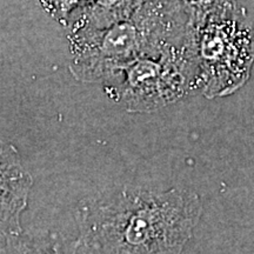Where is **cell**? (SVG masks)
Instances as JSON below:
<instances>
[{"label":"cell","instance_id":"obj_5","mask_svg":"<svg viewBox=\"0 0 254 254\" xmlns=\"http://www.w3.org/2000/svg\"><path fill=\"white\" fill-rule=\"evenodd\" d=\"M33 178L17 148L0 139V236L12 246L23 233L21 214L26 209Z\"/></svg>","mask_w":254,"mask_h":254},{"label":"cell","instance_id":"obj_4","mask_svg":"<svg viewBox=\"0 0 254 254\" xmlns=\"http://www.w3.org/2000/svg\"><path fill=\"white\" fill-rule=\"evenodd\" d=\"M120 77L122 81L106 88L112 99L132 113L154 112L201 90L190 30L185 41L136 59L124 68Z\"/></svg>","mask_w":254,"mask_h":254},{"label":"cell","instance_id":"obj_1","mask_svg":"<svg viewBox=\"0 0 254 254\" xmlns=\"http://www.w3.org/2000/svg\"><path fill=\"white\" fill-rule=\"evenodd\" d=\"M202 214L194 190H127L79 206L77 253H180Z\"/></svg>","mask_w":254,"mask_h":254},{"label":"cell","instance_id":"obj_3","mask_svg":"<svg viewBox=\"0 0 254 254\" xmlns=\"http://www.w3.org/2000/svg\"><path fill=\"white\" fill-rule=\"evenodd\" d=\"M190 43L201 74V91L207 98L233 93L249 80L254 33L239 4L190 24Z\"/></svg>","mask_w":254,"mask_h":254},{"label":"cell","instance_id":"obj_7","mask_svg":"<svg viewBox=\"0 0 254 254\" xmlns=\"http://www.w3.org/2000/svg\"><path fill=\"white\" fill-rule=\"evenodd\" d=\"M99 1L100 0H40L41 6L60 23H66L75 9L82 8L84 11Z\"/></svg>","mask_w":254,"mask_h":254},{"label":"cell","instance_id":"obj_2","mask_svg":"<svg viewBox=\"0 0 254 254\" xmlns=\"http://www.w3.org/2000/svg\"><path fill=\"white\" fill-rule=\"evenodd\" d=\"M189 34L180 0H146L114 23L71 31L69 72L79 81L110 85L136 59L183 43Z\"/></svg>","mask_w":254,"mask_h":254},{"label":"cell","instance_id":"obj_6","mask_svg":"<svg viewBox=\"0 0 254 254\" xmlns=\"http://www.w3.org/2000/svg\"><path fill=\"white\" fill-rule=\"evenodd\" d=\"M190 18V23L194 24L208 15L234 6L236 0H180Z\"/></svg>","mask_w":254,"mask_h":254}]
</instances>
